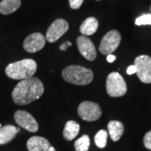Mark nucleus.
Returning <instances> with one entry per match:
<instances>
[{"label": "nucleus", "instance_id": "f257e3e1", "mask_svg": "<svg viewBox=\"0 0 151 151\" xmlns=\"http://www.w3.org/2000/svg\"><path fill=\"white\" fill-rule=\"evenodd\" d=\"M44 91L42 81L32 76L17 84L12 92V98L18 105H26L39 99L43 95Z\"/></svg>", "mask_w": 151, "mask_h": 151}, {"label": "nucleus", "instance_id": "f03ea898", "mask_svg": "<svg viewBox=\"0 0 151 151\" xmlns=\"http://www.w3.org/2000/svg\"><path fill=\"white\" fill-rule=\"evenodd\" d=\"M37 70V63L32 59H24L7 65L6 75L11 79L24 80L30 78Z\"/></svg>", "mask_w": 151, "mask_h": 151}, {"label": "nucleus", "instance_id": "7ed1b4c3", "mask_svg": "<svg viewBox=\"0 0 151 151\" xmlns=\"http://www.w3.org/2000/svg\"><path fill=\"white\" fill-rule=\"evenodd\" d=\"M62 77L69 83L85 86L93 80V73L90 69L81 65H69L62 70Z\"/></svg>", "mask_w": 151, "mask_h": 151}, {"label": "nucleus", "instance_id": "20e7f679", "mask_svg": "<svg viewBox=\"0 0 151 151\" xmlns=\"http://www.w3.org/2000/svg\"><path fill=\"white\" fill-rule=\"evenodd\" d=\"M107 92L110 97H119L127 92V86L124 77L118 72H112L108 75L106 81Z\"/></svg>", "mask_w": 151, "mask_h": 151}, {"label": "nucleus", "instance_id": "39448f33", "mask_svg": "<svg viewBox=\"0 0 151 151\" xmlns=\"http://www.w3.org/2000/svg\"><path fill=\"white\" fill-rule=\"evenodd\" d=\"M121 42V35L117 30H111L104 36L99 45V50L103 55H110L115 51Z\"/></svg>", "mask_w": 151, "mask_h": 151}, {"label": "nucleus", "instance_id": "423d86ee", "mask_svg": "<svg viewBox=\"0 0 151 151\" xmlns=\"http://www.w3.org/2000/svg\"><path fill=\"white\" fill-rule=\"evenodd\" d=\"M134 65L139 80L144 83H151V57L146 55H139L136 57Z\"/></svg>", "mask_w": 151, "mask_h": 151}, {"label": "nucleus", "instance_id": "0eeeda50", "mask_svg": "<svg viewBox=\"0 0 151 151\" xmlns=\"http://www.w3.org/2000/svg\"><path fill=\"white\" fill-rule=\"evenodd\" d=\"M77 113L81 119L88 122L96 121L102 115L100 107L97 103L89 101H85L81 103L78 107Z\"/></svg>", "mask_w": 151, "mask_h": 151}, {"label": "nucleus", "instance_id": "6e6552de", "mask_svg": "<svg viewBox=\"0 0 151 151\" xmlns=\"http://www.w3.org/2000/svg\"><path fill=\"white\" fill-rule=\"evenodd\" d=\"M68 29V22L63 19H58L55 20L49 27L45 35V40L50 43H54L57 41L62 35H64Z\"/></svg>", "mask_w": 151, "mask_h": 151}, {"label": "nucleus", "instance_id": "1a4fd4ad", "mask_svg": "<svg viewBox=\"0 0 151 151\" xmlns=\"http://www.w3.org/2000/svg\"><path fill=\"white\" fill-rule=\"evenodd\" d=\"M15 122L20 127L24 128L29 132L35 133L39 129L37 121L30 113L24 110H18L14 113Z\"/></svg>", "mask_w": 151, "mask_h": 151}, {"label": "nucleus", "instance_id": "9d476101", "mask_svg": "<svg viewBox=\"0 0 151 151\" xmlns=\"http://www.w3.org/2000/svg\"><path fill=\"white\" fill-rule=\"evenodd\" d=\"M76 45L81 55L88 60H94L97 57V50L92 41L85 35L79 36L76 40Z\"/></svg>", "mask_w": 151, "mask_h": 151}, {"label": "nucleus", "instance_id": "9b49d317", "mask_svg": "<svg viewBox=\"0 0 151 151\" xmlns=\"http://www.w3.org/2000/svg\"><path fill=\"white\" fill-rule=\"evenodd\" d=\"M45 37L40 33H33L24 40L23 46L29 53H35L45 45Z\"/></svg>", "mask_w": 151, "mask_h": 151}, {"label": "nucleus", "instance_id": "f8f14e48", "mask_svg": "<svg viewBox=\"0 0 151 151\" xmlns=\"http://www.w3.org/2000/svg\"><path fill=\"white\" fill-rule=\"evenodd\" d=\"M29 151H56L49 141L43 137L33 136L27 142Z\"/></svg>", "mask_w": 151, "mask_h": 151}, {"label": "nucleus", "instance_id": "ddd939ff", "mask_svg": "<svg viewBox=\"0 0 151 151\" xmlns=\"http://www.w3.org/2000/svg\"><path fill=\"white\" fill-rule=\"evenodd\" d=\"M19 129H17L14 125H5L0 128V145H5L12 141L19 132Z\"/></svg>", "mask_w": 151, "mask_h": 151}, {"label": "nucleus", "instance_id": "4468645a", "mask_svg": "<svg viewBox=\"0 0 151 151\" xmlns=\"http://www.w3.org/2000/svg\"><path fill=\"white\" fill-rule=\"evenodd\" d=\"M98 29V21L94 17H89L80 26V32L83 35H92L97 32Z\"/></svg>", "mask_w": 151, "mask_h": 151}, {"label": "nucleus", "instance_id": "2eb2a0df", "mask_svg": "<svg viewBox=\"0 0 151 151\" xmlns=\"http://www.w3.org/2000/svg\"><path fill=\"white\" fill-rule=\"evenodd\" d=\"M108 129L112 140L118 141L124 134V124L119 121H110L108 124Z\"/></svg>", "mask_w": 151, "mask_h": 151}, {"label": "nucleus", "instance_id": "dca6fc26", "mask_svg": "<svg viewBox=\"0 0 151 151\" xmlns=\"http://www.w3.org/2000/svg\"><path fill=\"white\" fill-rule=\"evenodd\" d=\"M21 5V0H2L0 3V13L8 15L14 13Z\"/></svg>", "mask_w": 151, "mask_h": 151}, {"label": "nucleus", "instance_id": "f3484780", "mask_svg": "<svg viewBox=\"0 0 151 151\" xmlns=\"http://www.w3.org/2000/svg\"><path fill=\"white\" fill-rule=\"evenodd\" d=\"M79 131H80V125L75 121L70 120L66 122L65 124L64 131H63V136L65 139L71 141L78 135Z\"/></svg>", "mask_w": 151, "mask_h": 151}, {"label": "nucleus", "instance_id": "a211bd4d", "mask_svg": "<svg viewBox=\"0 0 151 151\" xmlns=\"http://www.w3.org/2000/svg\"><path fill=\"white\" fill-rule=\"evenodd\" d=\"M90 147V139L88 135H83L75 142L76 151H88Z\"/></svg>", "mask_w": 151, "mask_h": 151}, {"label": "nucleus", "instance_id": "6ab92c4d", "mask_svg": "<svg viewBox=\"0 0 151 151\" xmlns=\"http://www.w3.org/2000/svg\"><path fill=\"white\" fill-rule=\"evenodd\" d=\"M95 144L98 148L103 149L107 145V140H108V132L106 130L101 129L97 132V134L95 135L94 138Z\"/></svg>", "mask_w": 151, "mask_h": 151}, {"label": "nucleus", "instance_id": "aec40b11", "mask_svg": "<svg viewBox=\"0 0 151 151\" xmlns=\"http://www.w3.org/2000/svg\"><path fill=\"white\" fill-rule=\"evenodd\" d=\"M136 25H151V14H146L138 17L135 19Z\"/></svg>", "mask_w": 151, "mask_h": 151}, {"label": "nucleus", "instance_id": "412c9836", "mask_svg": "<svg viewBox=\"0 0 151 151\" xmlns=\"http://www.w3.org/2000/svg\"><path fill=\"white\" fill-rule=\"evenodd\" d=\"M84 0H69L70 7L72 9H78L82 4Z\"/></svg>", "mask_w": 151, "mask_h": 151}, {"label": "nucleus", "instance_id": "4be33fe9", "mask_svg": "<svg viewBox=\"0 0 151 151\" xmlns=\"http://www.w3.org/2000/svg\"><path fill=\"white\" fill-rule=\"evenodd\" d=\"M144 145L148 150H151V131L148 132L144 138Z\"/></svg>", "mask_w": 151, "mask_h": 151}, {"label": "nucleus", "instance_id": "5701e85b", "mask_svg": "<svg viewBox=\"0 0 151 151\" xmlns=\"http://www.w3.org/2000/svg\"><path fill=\"white\" fill-rule=\"evenodd\" d=\"M136 71H137V68H136V66L134 65H130V66L128 67V69H127V73L129 75H133V74L136 73Z\"/></svg>", "mask_w": 151, "mask_h": 151}, {"label": "nucleus", "instance_id": "b1692460", "mask_svg": "<svg viewBox=\"0 0 151 151\" xmlns=\"http://www.w3.org/2000/svg\"><path fill=\"white\" fill-rule=\"evenodd\" d=\"M70 46H71V43H70V41H66L65 43L62 44L60 46V50H66V49L68 48V47H70Z\"/></svg>", "mask_w": 151, "mask_h": 151}, {"label": "nucleus", "instance_id": "393cba45", "mask_svg": "<svg viewBox=\"0 0 151 151\" xmlns=\"http://www.w3.org/2000/svg\"><path fill=\"white\" fill-rule=\"evenodd\" d=\"M116 59V56L115 55H113L110 54V55H108V56H107V60H108V62H113L114 60Z\"/></svg>", "mask_w": 151, "mask_h": 151}, {"label": "nucleus", "instance_id": "a878e982", "mask_svg": "<svg viewBox=\"0 0 151 151\" xmlns=\"http://www.w3.org/2000/svg\"><path fill=\"white\" fill-rule=\"evenodd\" d=\"M1 127H2V125H1V124H0V128H1Z\"/></svg>", "mask_w": 151, "mask_h": 151}, {"label": "nucleus", "instance_id": "bb28decb", "mask_svg": "<svg viewBox=\"0 0 151 151\" xmlns=\"http://www.w3.org/2000/svg\"><path fill=\"white\" fill-rule=\"evenodd\" d=\"M97 1H100V0H97Z\"/></svg>", "mask_w": 151, "mask_h": 151}, {"label": "nucleus", "instance_id": "cd10ccee", "mask_svg": "<svg viewBox=\"0 0 151 151\" xmlns=\"http://www.w3.org/2000/svg\"><path fill=\"white\" fill-rule=\"evenodd\" d=\"M150 11H151V7H150Z\"/></svg>", "mask_w": 151, "mask_h": 151}]
</instances>
